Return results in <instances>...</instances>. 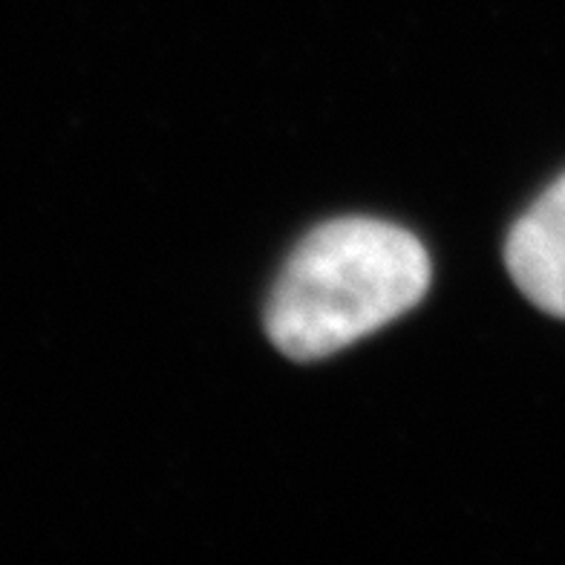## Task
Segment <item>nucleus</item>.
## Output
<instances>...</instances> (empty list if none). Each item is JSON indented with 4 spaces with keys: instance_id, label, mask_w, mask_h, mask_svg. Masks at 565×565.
<instances>
[{
    "instance_id": "obj_1",
    "label": "nucleus",
    "mask_w": 565,
    "mask_h": 565,
    "mask_svg": "<svg viewBox=\"0 0 565 565\" xmlns=\"http://www.w3.org/2000/svg\"><path fill=\"white\" fill-rule=\"evenodd\" d=\"M430 257L416 234L343 216L295 248L271 300L268 338L282 355L318 361L379 332L427 295Z\"/></svg>"
},
{
    "instance_id": "obj_2",
    "label": "nucleus",
    "mask_w": 565,
    "mask_h": 565,
    "mask_svg": "<svg viewBox=\"0 0 565 565\" xmlns=\"http://www.w3.org/2000/svg\"><path fill=\"white\" fill-rule=\"evenodd\" d=\"M505 266L536 309L565 318V173L513 223Z\"/></svg>"
}]
</instances>
